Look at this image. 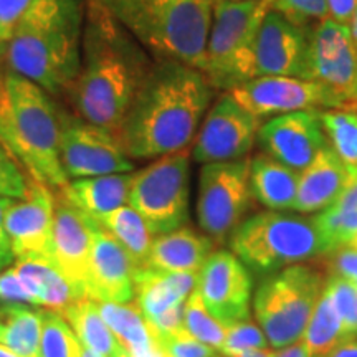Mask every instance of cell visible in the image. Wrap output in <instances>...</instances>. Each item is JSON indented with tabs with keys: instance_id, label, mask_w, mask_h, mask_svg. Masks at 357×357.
Here are the masks:
<instances>
[{
	"instance_id": "cell-6",
	"label": "cell",
	"mask_w": 357,
	"mask_h": 357,
	"mask_svg": "<svg viewBox=\"0 0 357 357\" xmlns=\"http://www.w3.org/2000/svg\"><path fill=\"white\" fill-rule=\"evenodd\" d=\"M231 253L248 270L271 275L326 255V245L311 218L268 211L243 218L230 235Z\"/></svg>"
},
{
	"instance_id": "cell-28",
	"label": "cell",
	"mask_w": 357,
	"mask_h": 357,
	"mask_svg": "<svg viewBox=\"0 0 357 357\" xmlns=\"http://www.w3.org/2000/svg\"><path fill=\"white\" fill-rule=\"evenodd\" d=\"M42 310L24 303H0V344L22 357H38Z\"/></svg>"
},
{
	"instance_id": "cell-31",
	"label": "cell",
	"mask_w": 357,
	"mask_h": 357,
	"mask_svg": "<svg viewBox=\"0 0 357 357\" xmlns=\"http://www.w3.org/2000/svg\"><path fill=\"white\" fill-rule=\"evenodd\" d=\"M328 144L347 171H357V109L334 108L319 113Z\"/></svg>"
},
{
	"instance_id": "cell-38",
	"label": "cell",
	"mask_w": 357,
	"mask_h": 357,
	"mask_svg": "<svg viewBox=\"0 0 357 357\" xmlns=\"http://www.w3.org/2000/svg\"><path fill=\"white\" fill-rule=\"evenodd\" d=\"M29 185V174H24L20 166L10 154V151L0 142V197L22 199Z\"/></svg>"
},
{
	"instance_id": "cell-18",
	"label": "cell",
	"mask_w": 357,
	"mask_h": 357,
	"mask_svg": "<svg viewBox=\"0 0 357 357\" xmlns=\"http://www.w3.org/2000/svg\"><path fill=\"white\" fill-rule=\"evenodd\" d=\"M55 192L52 261L82 296H88V275L98 223L61 190Z\"/></svg>"
},
{
	"instance_id": "cell-19",
	"label": "cell",
	"mask_w": 357,
	"mask_h": 357,
	"mask_svg": "<svg viewBox=\"0 0 357 357\" xmlns=\"http://www.w3.org/2000/svg\"><path fill=\"white\" fill-rule=\"evenodd\" d=\"M55 192L29 176V185L22 199H15L6 215L15 258L40 257L52 260Z\"/></svg>"
},
{
	"instance_id": "cell-47",
	"label": "cell",
	"mask_w": 357,
	"mask_h": 357,
	"mask_svg": "<svg viewBox=\"0 0 357 357\" xmlns=\"http://www.w3.org/2000/svg\"><path fill=\"white\" fill-rule=\"evenodd\" d=\"M276 351L275 349H268V347H263V349H250L245 352H240L235 357H275Z\"/></svg>"
},
{
	"instance_id": "cell-52",
	"label": "cell",
	"mask_w": 357,
	"mask_h": 357,
	"mask_svg": "<svg viewBox=\"0 0 357 357\" xmlns=\"http://www.w3.org/2000/svg\"><path fill=\"white\" fill-rule=\"evenodd\" d=\"M2 88H3V77L0 75V95H2Z\"/></svg>"
},
{
	"instance_id": "cell-35",
	"label": "cell",
	"mask_w": 357,
	"mask_h": 357,
	"mask_svg": "<svg viewBox=\"0 0 357 357\" xmlns=\"http://www.w3.org/2000/svg\"><path fill=\"white\" fill-rule=\"evenodd\" d=\"M323 293L339 318L346 341L357 339V288L341 276L328 275Z\"/></svg>"
},
{
	"instance_id": "cell-39",
	"label": "cell",
	"mask_w": 357,
	"mask_h": 357,
	"mask_svg": "<svg viewBox=\"0 0 357 357\" xmlns=\"http://www.w3.org/2000/svg\"><path fill=\"white\" fill-rule=\"evenodd\" d=\"M164 351L171 357H217L218 351L213 347L204 344L199 339L181 328L178 331L159 337Z\"/></svg>"
},
{
	"instance_id": "cell-53",
	"label": "cell",
	"mask_w": 357,
	"mask_h": 357,
	"mask_svg": "<svg viewBox=\"0 0 357 357\" xmlns=\"http://www.w3.org/2000/svg\"><path fill=\"white\" fill-rule=\"evenodd\" d=\"M208 2H211V3H212V6H213V0H208Z\"/></svg>"
},
{
	"instance_id": "cell-14",
	"label": "cell",
	"mask_w": 357,
	"mask_h": 357,
	"mask_svg": "<svg viewBox=\"0 0 357 357\" xmlns=\"http://www.w3.org/2000/svg\"><path fill=\"white\" fill-rule=\"evenodd\" d=\"M229 93L258 119L303 109L341 108L336 96L321 83L293 77H257Z\"/></svg>"
},
{
	"instance_id": "cell-3",
	"label": "cell",
	"mask_w": 357,
	"mask_h": 357,
	"mask_svg": "<svg viewBox=\"0 0 357 357\" xmlns=\"http://www.w3.org/2000/svg\"><path fill=\"white\" fill-rule=\"evenodd\" d=\"M84 8V0H37L3 47L8 70L48 95H68L82 63Z\"/></svg>"
},
{
	"instance_id": "cell-10",
	"label": "cell",
	"mask_w": 357,
	"mask_h": 357,
	"mask_svg": "<svg viewBox=\"0 0 357 357\" xmlns=\"http://www.w3.org/2000/svg\"><path fill=\"white\" fill-rule=\"evenodd\" d=\"M250 159L204 164L199 174L197 222L213 243L230 238L252 202Z\"/></svg>"
},
{
	"instance_id": "cell-17",
	"label": "cell",
	"mask_w": 357,
	"mask_h": 357,
	"mask_svg": "<svg viewBox=\"0 0 357 357\" xmlns=\"http://www.w3.org/2000/svg\"><path fill=\"white\" fill-rule=\"evenodd\" d=\"M319 113V109H303L268 118L257 134L263 154L298 172L306 169L329 146Z\"/></svg>"
},
{
	"instance_id": "cell-33",
	"label": "cell",
	"mask_w": 357,
	"mask_h": 357,
	"mask_svg": "<svg viewBox=\"0 0 357 357\" xmlns=\"http://www.w3.org/2000/svg\"><path fill=\"white\" fill-rule=\"evenodd\" d=\"M38 357H82L84 346L60 312L42 310Z\"/></svg>"
},
{
	"instance_id": "cell-25",
	"label": "cell",
	"mask_w": 357,
	"mask_h": 357,
	"mask_svg": "<svg viewBox=\"0 0 357 357\" xmlns=\"http://www.w3.org/2000/svg\"><path fill=\"white\" fill-rule=\"evenodd\" d=\"M131 181L132 172L108 174L73 178L60 190L89 217L98 218L128 205Z\"/></svg>"
},
{
	"instance_id": "cell-16",
	"label": "cell",
	"mask_w": 357,
	"mask_h": 357,
	"mask_svg": "<svg viewBox=\"0 0 357 357\" xmlns=\"http://www.w3.org/2000/svg\"><path fill=\"white\" fill-rule=\"evenodd\" d=\"M310 29H303L268 10L258 26L253 48V78L293 77L310 79Z\"/></svg>"
},
{
	"instance_id": "cell-44",
	"label": "cell",
	"mask_w": 357,
	"mask_h": 357,
	"mask_svg": "<svg viewBox=\"0 0 357 357\" xmlns=\"http://www.w3.org/2000/svg\"><path fill=\"white\" fill-rule=\"evenodd\" d=\"M328 2L329 17L342 25H349V22L357 12V0H326Z\"/></svg>"
},
{
	"instance_id": "cell-37",
	"label": "cell",
	"mask_w": 357,
	"mask_h": 357,
	"mask_svg": "<svg viewBox=\"0 0 357 357\" xmlns=\"http://www.w3.org/2000/svg\"><path fill=\"white\" fill-rule=\"evenodd\" d=\"M268 346H270L268 339L258 323H252V321L247 319L242 321V323L227 326L225 341H223L220 354L225 357H235L240 352L263 349V347Z\"/></svg>"
},
{
	"instance_id": "cell-45",
	"label": "cell",
	"mask_w": 357,
	"mask_h": 357,
	"mask_svg": "<svg viewBox=\"0 0 357 357\" xmlns=\"http://www.w3.org/2000/svg\"><path fill=\"white\" fill-rule=\"evenodd\" d=\"M275 357H314L311 354L310 351H307V347L305 346V342L298 341L294 342V344L288 346V347H283V349L276 351V356Z\"/></svg>"
},
{
	"instance_id": "cell-49",
	"label": "cell",
	"mask_w": 357,
	"mask_h": 357,
	"mask_svg": "<svg viewBox=\"0 0 357 357\" xmlns=\"http://www.w3.org/2000/svg\"><path fill=\"white\" fill-rule=\"evenodd\" d=\"M82 357H101V356H98V354H95V352L88 351V349H86V347H84V349H83V354H82Z\"/></svg>"
},
{
	"instance_id": "cell-50",
	"label": "cell",
	"mask_w": 357,
	"mask_h": 357,
	"mask_svg": "<svg viewBox=\"0 0 357 357\" xmlns=\"http://www.w3.org/2000/svg\"><path fill=\"white\" fill-rule=\"evenodd\" d=\"M215 2H248V0H213V3Z\"/></svg>"
},
{
	"instance_id": "cell-1",
	"label": "cell",
	"mask_w": 357,
	"mask_h": 357,
	"mask_svg": "<svg viewBox=\"0 0 357 357\" xmlns=\"http://www.w3.org/2000/svg\"><path fill=\"white\" fill-rule=\"evenodd\" d=\"M215 89L202 71L154 60L116 136L129 159H159L194 142Z\"/></svg>"
},
{
	"instance_id": "cell-42",
	"label": "cell",
	"mask_w": 357,
	"mask_h": 357,
	"mask_svg": "<svg viewBox=\"0 0 357 357\" xmlns=\"http://www.w3.org/2000/svg\"><path fill=\"white\" fill-rule=\"evenodd\" d=\"M0 303H24L33 305L32 296L20 283L19 276L15 275L13 268L0 271Z\"/></svg>"
},
{
	"instance_id": "cell-21",
	"label": "cell",
	"mask_w": 357,
	"mask_h": 357,
	"mask_svg": "<svg viewBox=\"0 0 357 357\" xmlns=\"http://www.w3.org/2000/svg\"><path fill=\"white\" fill-rule=\"evenodd\" d=\"M347 181L349 171L331 147H324L310 166L300 172L293 211L305 215L326 211L339 197Z\"/></svg>"
},
{
	"instance_id": "cell-4",
	"label": "cell",
	"mask_w": 357,
	"mask_h": 357,
	"mask_svg": "<svg viewBox=\"0 0 357 357\" xmlns=\"http://www.w3.org/2000/svg\"><path fill=\"white\" fill-rule=\"evenodd\" d=\"M0 142L35 181L52 190L68 184L60 160V108L43 88L10 70L0 95Z\"/></svg>"
},
{
	"instance_id": "cell-24",
	"label": "cell",
	"mask_w": 357,
	"mask_h": 357,
	"mask_svg": "<svg viewBox=\"0 0 357 357\" xmlns=\"http://www.w3.org/2000/svg\"><path fill=\"white\" fill-rule=\"evenodd\" d=\"M213 240L189 227L155 236L146 268L177 273H199L213 250Z\"/></svg>"
},
{
	"instance_id": "cell-12",
	"label": "cell",
	"mask_w": 357,
	"mask_h": 357,
	"mask_svg": "<svg viewBox=\"0 0 357 357\" xmlns=\"http://www.w3.org/2000/svg\"><path fill=\"white\" fill-rule=\"evenodd\" d=\"M307 73L336 96L341 108L357 109V47L349 26L331 17L310 26Z\"/></svg>"
},
{
	"instance_id": "cell-9",
	"label": "cell",
	"mask_w": 357,
	"mask_h": 357,
	"mask_svg": "<svg viewBox=\"0 0 357 357\" xmlns=\"http://www.w3.org/2000/svg\"><path fill=\"white\" fill-rule=\"evenodd\" d=\"M189 195L190 153L187 147L132 172L128 205L144 218L154 236H159L185 225Z\"/></svg>"
},
{
	"instance_id": "cell-34",
	"label": "cell",
	"mask_w": 357,
	"mask_h": 357,
	"mask_svg": "<svg viewBox=\"0 0 357 357\" xmlns=\"http://www.w3.org/2000/svg\"><path fill=\"white\" fill-rule=\"evenodd\" d=\"M184 328L195 339L217 349L218 354H220L223 341H225L227 328L222 323H218L208 312L197 289H194V293L185 301Z\"/></svg>"
},
{
	"instance_id": "cell-32",
	"label": "cell",
	"mask_w": 357,
	"mask_h": 357,
	"mask_svg": "<svg viewBox=\"0 0 357 357\" xmlns=\"http://www.w3.org/2000/svg\"><path fill=\"white\" fill-rule=\"evenodd\" d=\"M301 341L314 357H324L334 347L346 341L339 318L324 293L321 294L318 305L312 311Z\"/></svg>"
},
{
	"instance_id": "cell-2",
	"label": "cell",
	"mask_w": 357,
	"mask_h": 357,
	"mask_svg": "<svg viewBox=\"0 0 357 357\" xmlns=\"http://www.w3.org/2000/svg\"><path fill=\"white\" fill-rule=\"evenodd\" d=\"M154 58L95 0H86L82 63L68 98L84 121L118 134Z\"/></svg>"
},
{
	"instance_id": "cell-54",
	"label": "cell",
	"mask_w": 357,
	"mask_h": 357,
	"mask_svg": "<svg viewBox=\"0 0 357 357\" xmlns=\"http://www.w3.org/2000/svg\"><path fill=\"white\" fill-rule=\"evenodd\" d=\"M167 357H171V356H169V354H167Z\"/></svg>"
},
{
	"instance_id": "cell-46",
	"label": "cell",
	"mask_w": 357,
	"mask_h": 357,
	"mask_svg": "<svg viewBox=\"0 0 357 357\" xmlns=\"http://www.w3.org/2000/svg\"><path fill=\"white\" fill-rule=\"evenodd\" d=\"M324 357H357V339L341 342Z\"/></svg>"
},
{
	"instance_id": "cell-41",
	"label": "cell",
	"mask_w": 357,
	"mask_h": 357,
	"mask_svg": "<svg viewBox=\"0 0 357 357\" xmlns=\"http://www.w3.org/2000/svg\"><path fill=\"white\" fill-rule=\"evenodd\" d=\"M329 258L326 268L329 275L341 276L357 288V250L352 248H339L326 255Z\"/></svg>"
},
{
	"instance_id": "cell-36",
	"label": "cell",
	"mask_w": 357,
	"mask_h": 357,
	"mask_svg": "<svg viewBox=\"0 0 357 357\" xmlns=\"http://www.w3.org/2000/svg\"><path fill=\"white\" fill-rule=\"evenodd\" d=\"M268 10L278 12L291 24L310 29L318 22L328 19L326 0H265Z\"/></svg>"
},
{
	"instance_id": "cell-15",
	"label": "cell",
	"mask_w": 357,
	"mask_h": 357,
	"mask_svg": "<svg viewBox=\"0 0 357 357\" xmlns=\"http://www.w3.org/2000/svg\"><path fill=\"white\" fill-rule=\"evenodd\" d=\"M195 289L208 312L225 328L250 319L252 276L229 250H217L208 255L199 271Z\"/></svg>"
},
{
	"instance_id": "cell-7",
	"label": "cell",
	"mask_w": 357,
	"mask_h": 357,
	"mask_svg": "<svg viewBox=\"0 0 357 357\" xmlns=\"http://www.w3.org/2000/svg\"><path fill=\"white\" fill-rule=\"evenodd\" d=\"M326 276L316 266L293 265L266 275L253 294V314L268 344L283 349L303 337L324 291Z\"/></svg>"
},
{
	"instance_id": "cell-26",
	"label": "cell",
	"mask_w": 357,
	"mask_h": 357,
	"mask_svg": "<svg viewBox=\"0 0 357 357\" xmlns=\"http://www.w3.org/2000/svg\"><path fill=\"white\" fill-rule=\"evenodd\" d=\"M300 172L266 154L250 159V187L258 204L268 211L293 208Z\"/></svg>"
},
{
	"instance_id": "cell-29",
	"label": "cell",
	"mask_w": 357,
	"mask_h": 357,
	"mask_svg": "<svg viewBox=\"0 0 357 357\" xmlns=\"http://www.w3.org/2000/svg\"><path fill=\"white\" fill-rule=\"evenodd\" d=\"M61 316L88 351L101 357H114L123 349L108 323L102 318L100 305L93 298H79Z\"/></svg>"
},
{
	"instance_id": "cell-5",
	"label": "cell",
	"mask_w": 357,
	"mask_h": 357,
	"mask_svg": "<svg viewBox=\"0 0 357 357\" xmlns=\"http://www.w3.org/2000/svg\"><path fill=\"white\" fill-rule=\"evenodd\" d=\"M154 60L202 71L213 6L208 0H95Z\"/></svg>"
},
{
	"instance_id": "cell-51",
	"label": "cell",
	"mask_w": 357,
	"mask_h": 357,
	"mask_svg": "<svg viewBox=\"0 0 357 357\" xmlns=\"http://www.w3.org/2000/svg\"><path fill=\"white\" fill-rule=\"evenodd\" d=\"M114 357H129V356H128V352H126V351H124V349H121V351H119V352H118V354H116Z\"/></svg>"
},
{
	"instance_id": "cell-8",
	"label": "cell",
	"mask_w": 357,
	"mask_h": 357,
	"mask_svg": "<svg viewBox=\"0 0 357 357\" xmlns=\"http://www.w3.org/2000/svg\"><path fill=\"white\" fill-rule=\"evenodd\" d=\"M266 12L265 0L213 3L202 70L213 89L225 93L253 78V48Z\"/></svg>"
},
{
	"instance_id": "cell-30",
	"label": "cell",
	"mask_w": 357,
	"mask_h": 357,
	"mask_svg": "<svg viewBox=\"0 0 357 357\" xmlns=\"http://www.w3.org/2000/svg\"><path fill=\"white\" fill-rule=\"evenodd\" d=\"M95 220L102 230H106L118 240L119 245L131 257L137 270L146 268L155 236L147 227L144 218L134 211L131 205H123V207L105 213Z\"/></svg>"
},
{
	"instance_id": "cell-48",
	"label": "cell",
	"mask_w": 357,
	"mask_h": 357,
	"mask_svg": "<svg viewBox=\"0 0 357 357\" xmlns=\"http://www.w3.org/2000/svg\"><path fill=\"white\" fill-rule=\"evenodd\" d=\"M347 26H349L352 42H354L356 47H357V12L354 13V17H352L351 22H349V25H347Z\"/></svg>"
},
{
	"instance_id": "cell-11",
	"label": "cell",
	"mask_w": 357,
	"mask_h": 357,
	"mask_svg": "<svg viewBox=\"0 0 357 357\" xmlns=\"http://www.w3.org/2000/svg\"><path fill=\"white\" fill-rule=\"evenodd\" d=\"M60 160L68 177L132 172L134 164L114 132L60 109Z\"/></svg>"
},
{
	"instance_id": "cell-23",
	"label": "cell",
	"mask_w": 357,
	"mask_h": 357,
	"mask_svg": "<svg viewBox=\"0 0 357 357\" xmlns=\"http://www.w3.org/2000/svg\"><path fill=\"white\" fill-rule=\"evenodd\" d=\"M12 268L32 296L33 306H43L45 310L63 314L75 301L84 298L48 258H17V263Z\"/></svg>"
},
{
	"instance_id": "cell-27",
	"label": "cell",
	"mask_w": 357,
	"mask_h": 357,
	"mask_svg": "<svg viewBox=\"0 0 357 357\" xmlns=\"http://www.w3.org/2000/svg\"><path fill=\"white\" fill-rule=\"evenodd\" d=\"M312 222L323 236L328 253L339 248L357 250V171L349 174L339 197L326 211L316 213Z\"/></svg>"
},
{
	"instance_id": "cell-22",
	"label": "cell",
	"mask_w": 357,
	"mask_h": 357,
	"mask_svg": "<svg viewBox=\"0 0 357 357\" xmlns=\"http://www.w3.org/2000/svg\"><path fill=\"white\" fill-rule=\"evenodd\" d=\"M199 273L142 268L134 275V301L147 321L184 305L197 287Z\"/></svg>"
},
{
	"instance_id": "cell-40",
	"label": "cell",
	"mask_w": 357,
	"mask_h": 357,
	"mask_svg": "<svg viewBox=\"0 0 357 357\" xmlns=\"http://www.w3.org/2000/svg\"><path fill=\"white\" fill-rule=\"evenodd\" d=\"M37 0H0V48L6 47L22 17Z\"/></svg>"
},
{
	"instance_id": "cell-43",
	"label": "cell",
	"mask_w": 357,
	"mask_h": 357,
	"mask_svg": "<svg viewBox=\"0 0 357 357\" xmlns=\"http://www.w3.org/2000/svg\"><path fill=\"white\" fill-rule=\"evenodd\" d=\"M15 199L0 197V271L10 268L12 261L15 260V253H13L10 236L7 234L6 229V215L8 207L13 204Z\"/></svg>"
},
{
	"instance_id": "cell-20",
	"label": "cell",
	"mask_w": 357,
	"mask_h": 357,
	"mask_svg": "<svg viewBox=\"0 0 357 357\" xmlns=\"http://www.w3.org/2000/svg\"><path fill=\"white\" fill-rule=\"evenodd\" d=\"M136 271L137 268L126 250L98 225L89 263L88 296L100 303H132Z\"/></svg>"
},
{
	"instance_id": "cell-13",
	"label": "cell",
	"mask_w": 357,
	"mask_h": 357,
	"mask_svg": "<svg viewBox=\"0 0 357 357\" xmlns=\"http://www.w3.org/2000/svg\"><path fill=\"white\" fill-rule=\"evenodd\" d=\"M261 119L248 113L225 91L208 108L192 146L190 158L199 164L245 159L257 142Z\"/></svg>"
}]
</instances>
